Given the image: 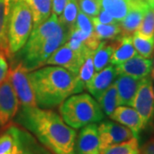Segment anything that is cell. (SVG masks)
<instances>
[{
    "label": "cell",
    "mask_w": 154,
    "mask_h": 154,
    "mask_svg": "<svg viewBox=\"0 0 154 154\" xmlns=\"http://www.w3.org/2000/svg\"><path fill=\"white\" fill-rule=\"evenodd\" d=\"M14 122L31 133L52 154H76V131L51 109L21 107Z\"/></svg>",
    "instance_id": "obj_1"
},
{
    "label": "cell",
    "mask_w": 154,
    "mask_h": 154,
    "mask_svg": "<svg viewBox=\"0 0 154 154\" xmlns=\"http://www.w3.org/2000/svg\"><path fill=\"white\" fill-rule=\"evenodd\" d=\"M37 106L56 108L73 94L82 92L85 86L78 75L60 66L48 65L29 72Z\"/></svg>",
    "instance_id": "obj_2"
},
{
    "label": "cell",
    "mask_w": 154,
    "mask_h": 154,
    "mask_svg": "<svg viewBox=\"0 0 154 154\" xmlns=\"http://www.w3.org/2000/svg\"><path fill=\"white\" fill-rule=\"evenodd\" d=\"M69 30L55 14L33 28L26 44L10 57L19 61L28 71L43 67L51 55L66 43Z\"/></svg>",
    "instance_id": "obj_3"
},
{
    "label": "cell",
    "mask_w": 154,
    "mask_h": 154,
    "mask_svg": "<svg viewBox=\"0 0 154 154\" xmlns=\"http://www.w3.org/2000/svg\"><path fill=\"white\" fill-rule=\"evenodd\" d=\"M59 113L67 125L75 129L99 122L105 116L99 103L88 94L69 96L59 105Z\"/></svg>",
    "instance_id": "obj_4"
},
{
    "label": "cell",
    "mask_w": 154,
    "mask_h": 154,
    "mask_svg": "<svg viewBox=\"0 0 154 154\" xmlns=\"http://www.w3.org/2000/svg\"><path fill=\"white\" fill-rule=\"evenodd\" d=\"M33 16L24 0H11L8 28L10 57L26 44L33 30Z\"/></svg>",
    "instance_id": "obj_5"
},
{
    "label": "cell",
    "mask_w": 154,
    "mask_h": 154,
    "mask_svg": "<svg viewBox=\"0 0 154 154\" xmlns=\"http://www.w3.org/2000/svg\"><path fill=\"white\" fill-rule=\"evenodd\" d=\"M9 78L15 90L21 107H36L37 103L31 81L29 71L19 61H11V67L8 71Z\"/></svg>",
    "instance_id": "obj_6"
},
{
    "label": "cell",
    "mask_w": 154,
    "mask_h": 154,
    "mask_svg": "<svg viewBox=\"0 0 154 154\" xmlns=\"http://www.w3.org/2000/svg\"><path fill=\"white\" fill-rule=\"evenodd\" d=\"M132 106L140 116L146 128L152 122L154 116V88L149 76L140 80Z\"/></svg>",
    "instance_id": "obj_7"
},
{
    "label": "cell",
    "mask_w": 154,
    "mask_h": 154,
    "mask_svg": "<svg viewBox=\"0 0 154 154\" xmlns=\"http://www.w3.org/2000/svg\"><path fill=\"white\" fill-rule=\"evenodd\" d=\"M101 154L107 148L134 137L132 131L115 121L101 122L98 126Z\"/></svg>",
    "instance_id": "obj_8"
},
{
    "label": "cell",
    "mask_w": 154,
    "mask_h": 154,
    "mask_svg": "<svg viewBox=\"0 0 154 154\" xmlns=\"http://www.w3.org/2000/svg\"><path fill=\"white\" fill-rule=\"evenodd\" d=\"M19 106V99L9 78L6 76L0 85V129L9 126L14 120Z\"/></svg>",
    "instance_id": "obj_9"
},
{
    "label": "cell",
    "mask_w": 154,
    "mask_h": 154,
    "mask_svg": "<svg viewBox=\"0 0 154 154\" xmlns=\"http://www.w3.org/2000/svg\"><path fill=\"white\" fill-rule=\"evenodd\" d=\"M87 53L75 51L63 44L51 55L45 64L60 66L78 75Z\"/></svg>",
    "instance_id": "obj_10"
},
{
    "label": "cell",
    "mask_w": 154,
    "mask_h": 154,
    "mask_svg": "<svg viewBox=\"0 0 154 154\" xmlns=\"http://www.w3.org/2000/svg\"><path fill=\"white\" fill-rule=\"evenodd\" d=\"M12 128L16 139L13 154H52L28 130L17 124Z\"/></svg>",
    "instance_id": "obj_11"
},
{
    "label": "cell",
    "mask_w": 154,
    "mask_h": 154,
    "mask_svg": "<svg viewBox=\"0 0 154 154\" xmlns=\"http://www.w3.org/2000/svg\"><path fill=\"white\" fill-rule=\"evenodd\" d=\"M76 154H101L98 125L91 123L81 129L75 141Z\"/></svg>",
    "instance_id": "obj_12"
},
{
    "label": "cell",
    "mask_w": 154,
    "mask_h": 154,
    "mask_svg": "<svg viewBox=\"0 0 154 154\" xmlns=\"http://www.w3.org/2000/svg\"><path fill=\"white\" fill-rule=\"evenodd\" d=\"M116 75H124L141 80L150 75L152 70V62L150 58L136 55L125 61L121 64L116 65Z\"/></svg>",
    "instance_id": "obj_13"
},
{
    "label": "cell",
    "mask_w": 154,
    "mask_h": 154,
    "mask_svg": "<svg viewBox=\"0 0 154 154\" xmlns=\"http://www.w3.org/2000/svg\"><path fill=\"white\" fill-rule=\"evenodd\" d=\"M150 6L144 0H134L126 17L119 22L122 35H133L138 30Z\"/></svg>",
    "instance_id": "obj_14"
},
{
    "label": "cell",
    "mask_w": 154,
    "mask_h": 154,
    "mask_svg": "<svg viewBox=\"0 0 154 154\" xmlns=\"http://www.w3.org/2000/svg\"><path fill=\"white\" fill-rule=\"evenodd\" d=\"M113 121L128 128L132 131L134 136L139 139L140 132L144 129L143 122L140 116L136 110L128 106L119 105L110 116Z\"/></svg>",
    "instance_id": "obj_15"
},
{
    "label": "cell",
    "mask_w": 154,
    "mask_h": 154,
    "mask_svg": "<svg viewBox=\"0 0 154 154\" xmlns=\"http://www.w3.org/2000/svg\"><path fill=\"white\" fill-rule=\"evenodd\" d=\"M140 80L134 77L118 75L116 79L115 84L117 89L118 104L119 105L132 106L133 101L137 93Z\"/></svg>",
    "instance_id": "obj_16"
},
{
    "label": "cell",
    "mask_w": 154,
    "mask_h": 154,
    "mask_svg": "<svg viewBox=\"0 0 154 154\" xmlns=\"http://www.w3.org/2000/svg\"><path fill=\"white\" fill-rule=\"evenodd\" d=\"M116 76L117 75L114 65H108L94 74L93 79L86 86V88L97 99L113 83Z\"/></svg>",
    "instance_id": "obj_17"
},
{
    "label": "cell",
    "mask_w": 154,
    "mask_h": 154,
    "mask_svg": "<svg viewBox=\"0 0 154 154\" xmlns=\"http://www.w3.org/2000/svg\"><path fill=\"white\" fill-rule=\"evenodd\" d=\"M113 45L114 51L110 61L112 65L121 64L137 54L133 44L132 35H121L113 40Z\"/></svg>",
    "instance_id": "obj_18"
},
{
    "label": "cell",
    "mask_w": 154,
    "mask_h": 154,
    "mask_svg": "<svg viewBox=\"0 0 154 154\" xmlns=\"http://www.w3.org/2000/svg\"><path fill=\"white\" fill-rule=\"evenodd\" d=\"M11 0H0V51L10 58L8 43V28Z\"/></svg>",
    "instance_id": "obj_19"
},
{
    "label": "cell",
    "mask_w": 154,
    "mask_h": 154,
    "mask_svg": "<svg viewBox=\"0 0 154 154\" xmlns=\"http://www.w3.org/2000/svg\"><path fill=\"white\" fill-rule=\"evenodd\" d=\"M29 6L33 16V28L38 27L51 16L52 0H24Z\"/></svg>",
    "instance_id": "obj_20"
},
{
    "label": "cell",
    "mask_w": 154,
    "mask_h": 154,
    "mask_svg": "<svg viewBox=\"0 0 154 154\" xmlns=\"http://www.w3.org/2000/svg\"><path fill=\"white\" fill-rule=\"evenodd\" d=\"M101 9L108 12L117 22L126 17L134 0H99Z\"/></svg>",
    "instance_id": "obj_21"
},
{
    "label": "cell",
    "mask_w": 154,
    "mask_h": 154,
    "mask_svg": "<svg viewBox=\"0 0 154 154\" xmlns=\"http://www.w3.org/2000/svg\"><path fill=\"white\" fill-rule=\"evenodd\" d=\"M114 45L113 40L100 41L98 47L94 51L93 59L95 71L99 72L110 63V57L113 54Z\"/></svg>",
    "instance_id": "obj_22"
},
{
    "label": "cell",
    "mask_w": 154,
    "mask_h": 154,
    "mask_svg": "<svg viewBox=\"0 0 154 154\" xmlns=\"http://www.w3.org/2000/svg\"><path fill=\"white\" fill-rule=\"evenodd\" d=\"M94 26V33L99 40H114L122 35L119 22L115 24H103L96 17H92Z\"/></svg>",
    "instance_id": "obj_23"
},
{
    "label": "cell",
    "mask_w": 154,
    "mask_h": 154,
    "mask_svg": "<svg viewBox=\"0 0 154 154\" xmlns=\"http://www.w3.org/2000/svg\"><path fill=\"white\" fill-rule=\"evenodd\" d=\"M97 101L103 112L110 116L116 110V108L119 106L117 89L115 83H112L97 99Z\"/></svg>",
    "instance_id": "obj_24"
},
{
    "label": "cell",
    "mask_w": 154,
    "mask_h": 154,
    "mask_svg": "<svg viewBox=\"0 0 154 154\" xmlns=\"http://www.w3.org/2000/svg\"><path fill=\"white\" fill-rule=\"evenodd\" d=\"M133 44L138 53L143 57L151 58L154 52V38H146L137 32L132 35Z\"/></svg>",
    "instance_id": "obj_25"
},
{
    "label": "cell",
    "mask_w": 154,
    "mask_h": 154,
    "mask_svg": "<svg viewBox=\"0 0 154 154\" xmlns=\"http://www.w3.org/2000/svg\"><path fill=\"white\" fill-rule=\"evenodd\" d=\"M102 154H140L138 138L133 137L124 142L111 146Z\"/></svg>",
    "instance_id": "obj_26"
},
{
    "label": "cell",
    "mask_w": 154,
    "mask_h": 154,
    "mask_svg": "<svg viewBox=\"0 0 154 154\" xmlns=\"http://www.w3.org/2000/svg\"><path fill=\"white\" fill-rule=\"evenodd\" d=\"M79 12V0H69L62 15L58 17L60 22L66 27L69 32L74 28Z\"/></svg>",
    "instance_id": "obj_27"
},
{
    "label": "cell",
    "mask_w": 154,
    "mask_h": 154,
    "mask_svg": "<svg viewBox=\"0 0 154 154\" xmlns=\"http://www.w3.org/2000/svg\"><path fill=\"white\" fill-rule=\"evenodd\" d=\"M93 53H94V51H89L87 52L85 60L83 62L82 65L78 73V77L81 80V82L84 84L85 88L88 83L90 82V81L93 79L94 74L96 72L94 69Z\"/></svg>",
    "instance_id": "obj_28"
},
{
    "label": "cell",
    "mask_w": 154,
    "mask_h": 154,
    "mask_svg": "<svg viewBox=\"0 0 154 154\" xmlns=\"http://www.w3.org/2000/svg\"><path fill=\"white\" fill-rule=\"evenodd\" d=\"M146 38H154V9H149L136 31Z\"/></svg>",
    "instance_id": "obj_29"
},
{
    "label": "cell",
    "mask_w": 154,
    "mask_h": 154,
    "mask_svg": "<svg viewBox=\"0 0 154 154\" xmlns=\"http://www.w3.org/2000/svg\"><path fill=\"white\" fill-rule=\"evenodd\" d=\"M74 27L82 30V32L86 33L91 37L95 36L93 18L88 17V15L83 13L82 11H79V12H78L75 24Z\"/></svg>",
    "instance_id": "obj_30"
},
{
    "label": "cell",
    "mask_w": 154,
    "mask_h": 154,
    "mask_svg": "<svg viewBox=\"0 0 154 154\" xmlns=\"http://www.w3.org/2000/svg\"><path fill=\"white\" fill-rule=\"evenodd\" d=\"M81 11L90 17H95L99 15L101 10L99 0H79Z\"/></svg>",
    "instance_id": "obj_31"
},
{
    "label": "cell",
    "mask_w": 154,
    "mask_h": 154,
    "mask_svg": "<svg viewBox=\"0 0 154 154\" xmlns=\"http://www.w3.org/2000/svg\"><path fill=\"white\" fill-rule=\"evenodd\" d=\"M7 57L6 55L0 51V85L5 81V79L8 75L9 67H8V62H7Z\"/></svg>",
    "instance_id": "obj_32"
},
{
    "label": "cell",
    "mask_w": 154,
    "mask_h": 154,
    "mask_svg": "<svg viewBox=\"0 0 154 154\" xmlns=\"http://www.w3.org/2000/svg\"><path fill=\"white\" fill-rule=\"evenodd\" d=\"M95 17L98 19V21L99 22H101L103 24H115V23H118L108 12H106L103 9L100 10L99 15Z\"/></svg>",
    "instance_id": "obj_33"
},
{
    "label": "cell",
    "mask_w": 154,
    "mask_h": 154,
    "mask_svg": "<svg viewBox=\"0 0 154 154\" xmlns=\"http://www.w3.org/2000/svg\"><path fill=\"white\" fill-rule=\"evenodd\" d=\"M69 0H52V11L56 16L60 17Z\"/></svg>",
    "instance_id": "obj_34"
},
{
    "label": "cell",
    "mask_w": 154,
    "mask_h": 154,
    "mask_svg": "<svg viewBox=\"0 0 154 154\" xmlns=\"http://www.w3.org/2000/svg\"><path fill=\"white\" fill-rule=\"evenodd\" d=\"M140 154H154V135L143 144L140 148Z\"/></svg>",
    "instance_id": "obj_35"
},
{
    "label": "cell",
    "mask_w": 154,
    "mask_h": 154,
    "mask_svg": "<svg viewBox=\"0 0 154 154\" xmlns=\"http://www.w3.org/2000/svg\"><path fill=\"white\" fill-rule=\"evenodd\" d=\"M152 79H153V81H154V60H153V69H152Z\"/></svg>",
    "instance_id": "obj_36"
},
{
    "label": "cell",
    "mask_w": 154,
    "mask_h": 154,
    "mask_svg": "<svg viewBox=\"0 0 154 154\" xmlns=\"http://www.w3.org/2000/svg\"><path fill=\"white\" fill-rule=\"evenodd\" d=\"M144 1H146L148 5H150V3H151V1H152V0H144Z\"/></svg>",
    "instance_id": "obj_37"
}]
</instances>
